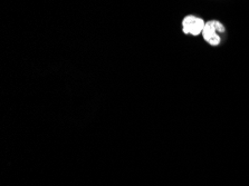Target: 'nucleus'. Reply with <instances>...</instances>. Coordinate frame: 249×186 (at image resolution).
<instances>
[{"instance_id":"obj_1","label":"nucleus","mask_w":249,"mask_h":186,"mask_svg":"<svg viewBox=\"0 0 249 186\" xmlns=\"http://www.w3.org/2000/svg\"><path fill=\"white\" fill-rule=\"evenodd\" d=\"M225 32V26L220 21L210 20L206 22L205 28L202 30V36L203 39L211 46H218L221 43L219 34H224Z\"/></svg>"},{"instance_id":"obj_2","label":"nucleus","mask_w":249,"mask_h":186,"mask_svg":"<svg viewBox=\"0 0 249 186\" xmlns=\"http://www.w3.org/2000/svg\"><path fill=\"white\" fill-rule=\"evenodd\" d=\"M206 22L202 18L196 17L194 15L186 16L182 20V30L186 35L198 36L202 34V30L205 28Z\"/></svg>"}]
</instances>
